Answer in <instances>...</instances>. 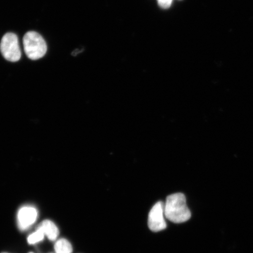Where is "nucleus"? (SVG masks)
Segmentation results:
<instances>
[{
    "instance_id": "obj_1",
    "label": "nucleus",
    "mask_w": 253,
    "mask_h": 253,
    "mask_svg": "<svg viewBox=\"0 0 253 253\" xmlns=\"http://www.w3.org/2000/svg\"><path fill=\"white\" fill-rule=\"evenodd\" d=\"M164 211L167 219L175 223H184L191 217L185 195L181 193L170 195L167 197L164 204Z\"/></svg>"
},
{
    "instance_id": "obj_2",
    "label": "nucleus",
    "mask_w": 253,
    "mask_h": 253,
    "mask_svg": "<svg viewBox=\"0 0 253 253\" xmlns=\"http://www.w3.org/2000/svg\"><path fill=\"white\" fill-rule=\"evenodd\" d=\"M25 54L31 60L40 59L46 54L47 45L45 41L35 31L28 32L23 38Z\"/></svg>"
},
{
    "instance_id": "obj_3",
    "label": "nucleus",
    "mask_w": 253,
    "mask_h": 253,
    "mask_svg": "<svg viewBox=\"0 0 253 253\" xmlns=\"http://www.w3.org/2000/svg\"><path fill=\"white\" fill-rule=\"evenodd\" d=\"M0 50L7 61L12 62L18 61L21 57V52L17 36L11 33L5 34L0 44Z\"/></svg>"
},
{
    "instance_id": "obj_4",
    "label": "nucleus",
    "mask_w": 253,
    "mask_h": 253,
    "mask_svg": "<svg viewBox=\"0 0 253 253\" xmlns=\"http://www.w3.org/2000/svg\"><path fill=\"white\" fill-rule=\"evenodd\" d=\"M165 217L164 204L161 201L158 202L151 209L148 215V224L150 229L154 232L166 229L167 223Z\"/></svg>"
},
{
    "instance_id": "obj_5",
    "label": "nucleus",
    "mask_w": 253,
    "mask_h": 253,
    "mask_svg": "<svg viewBox=\"0 0 253 253\" xmlns=\"http://www.w3.org/2000/svg\"><path fill=\"white\" fill-rule=\"evenodd\" d=\"M37 218V211L31 207H24L18 211V221L19 227L25 230L36 221Z\"/></svg>"
},
{
    "instance_id": "obj_6",
    "label": "nucleus",
    "mask_w": 253,
    "mask_h": 253,
    "mask_svg": "<svg viewBox=\"0 0 253 253\" xmlns=\"http://www.w3.org/2000/svg\"><path fill=\"white\" fill-rule=\"evenodd\" d=\"M37 230L42 231L44 235L52 241H54L56 239L59 233L58 227L52 221L49 220H45L41 222L37 227Z\"/></svg>"
},
{
    "instance_id": "obj_7",
    "label": "nucleus",
    "mask_w": 253,
    "mask_h": 253,
    "mask_svg": "<svg viewBox=\"0 0 253 253\" xmlns=\"http://www.w3.org/2000/svg\"><path fill=\"white\" fill-rule=\"evenodd\" d=\"M56 253H72V246L67 240L62 239L58 240L55 245Z\"/></svg>"
},
{
    "instance_id": "obj_8",
    "label": "nucleus",
    "mask_w": 253,
    "mask_h": 253,
    "mask_svg": "<svg viewBox=\"0 0 253 253\" xmlns=\"http://www.w3.org/2000/svg\"><path fill=\"white\" fill-rule=\"evenodd\" d=\"M44 234L42 231L40 230H37L36 232L32 234L29 237H28V242L30 244H35L37 242H39L42 240L43 239Z\"/></svg>"
},
{
    "instance_id": "obj_9",
    "label": "nucleus",
    "mask_w": 253,
    "mask_h": 253,
    "mask_svg": "<svg viewBox=\"0 0 253 253\" xmlns=\"http://www.w3.org/2000/svg\"><path fill=\"white\" fill-rule=\"evenodd\" d=\"M173 0H157L158 4L163 9L169 8L172 5Z\"/></svg>"
},
{
    "instance_id": "obj_10",
    "label": "nucleus",
    "mask_w": 253,
    "mask_h": 253,
    "mask_svg": "<svg viewBox=\"0 0 253 253\" xmlns=\"http://www.w3.org/2000/svg\"><path fill=\"white\" fill-rule=\"evenodd\" d=\"M80 52H81L80 50H79V49L75 50H74V52H73L72 55L73 56H77L78 54V53H79Z\"/></svg>"
},
{
    "instance_id": "obj_11",
    "label": "nucleus",
    "mask_w": 253,
    "mask_h": 253,
    "mask_svg": "<svg viewBox=\"0 0 253 253\" xmlns=\"http://www.w3.org/2000/svg\"></svg>"
}]
</instances>
